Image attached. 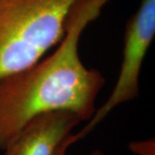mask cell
<instances>
[{
  "instance_id": "1",
  "label": "cell",
  "mask_w": 155,
  "mask_h": 155,
  "mask_svg": "<svg viewBox=\"0 0 155 155\" xmlns=\"http://www.w3.org/2000/svg\"><path fill=\"white\" fill-rule=\"evenodd\" d=\"M110 0H80L70 13L64 38L49 55L0 79V150H5L34 117L70 111L89 121L105 84L102 72L80 59L81 35Z\"/></svg>"
},
{
  "instance_id": "2",
  "label": "cell",
  "mask_w": 155,
  "mask_h": 155,
  "mask_svg": "<svg viewBox=\"0 0 155 155\" xmlns=\"http://www.w3.org/2000/svg\"><path fill=\"white\" fill-rule=\"evenodd\" d=\"M80 0H0V79L42 59L64 38Z\"/></svg>"
},
{
  "instance_id": "3",
  "label": "cell",
  "mask_w": 155,
  "mask_h": 155,
  "mask_svg": "<svg viewBox=\"0 0 155 155\" xmlns=\"http://www.w3.org/2000/svg\"><path fill=\"white\" fill-rule=\"evenodd\" d=\"M155 35V0H140L138 10L126 23L120 73L110 96L97 109L82 130L69 138V145L85 137L117 106L137 98L140 73Z\"/></svg>"
},
{
  "instance_id": "4",
  "label": "cell",
  "mask_w": 155,
  "mask_h": 155,
  "mask_svg": "<svg viewBox=\"0 0 155 155\" xmlns=\"http://www.w3.org/2000/svg\"><path fill=\"white\" fill-rule=\"evenodd\" d=\"M81 118L70 111H51L34 117L6 147L4 155H60Z\"/></svg>"
},
{
  "instance_id": "5",
  "label": "cell",
  "mask_w": 155,
  "mask_h": 155,
  "mask_svg": "<svg viewBox=\"0 0 155 155\" xmlns=\"http://www.w3.org/2000/svg\"><path fill=\"white\" fill-rule=\"evenodd\" d=\"M128 148L136 155H155L154 138L132 141L128 145Z\"/></svg>"
},
{
  "instance_id": "6",
  "label": "cell",
  "mask_w": 155,
  "mask_h": 155,
  "mask_svg": "<svg viewBox=\"0 0 155 155\" xmlns=\"http://www.w3.org/2000/svg\"><path fill=\"white\" fill-rule=\"evenodd\" d=\"M60 155H67V153H61ZM89 155H105L104 154V152H102L101 150L99 149H95L93 150L91 153Z\"/></svg>"
}]
</instances>
